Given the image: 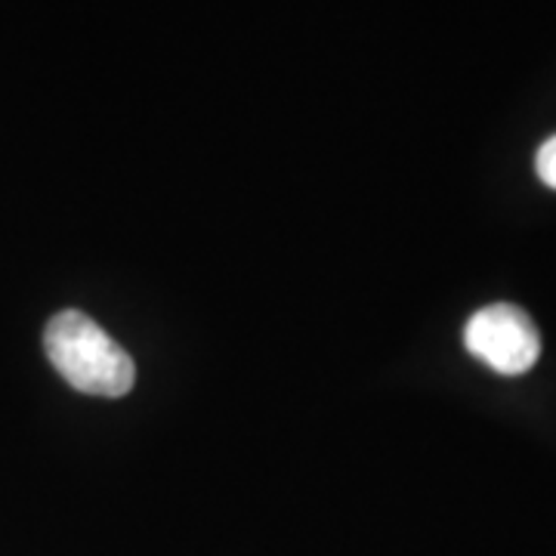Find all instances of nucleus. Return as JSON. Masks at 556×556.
I'll list each match as a JSON object with an SVG mask.
<instances>
[{"instance_id": "nucleus-1", "label": "nucleus", "mask_w": 556, "mask_h": 556, "mask_svg": "<svg viewBox=\"0 0 556 556\" xmlns=\"http://www.w3.org/2000/svg\"><path fill=\"white\" fill-rule=\"evenodd\" d=\"M43 350L62 380L78 393L121 399L134 390L137 365L130 353L80 309H65L47 321Z\"/></svg>"}, {"instance_id": "nucleus-2", "label": "nucleus", "mask_w": 556, "mask_h": 556, "mask_svg": "<svg viewBox=\"0 0 556 556\" xmlns=\"http://www.w3.org/2000/svg\"><path fill=\"white\" fill-rule=\"evenodd\" d=\"M464 343L470 356L507 378L526 375L541 356L535 321L514 303H492L479 309L464 328Z\"/></svg>"}, {"instance_id": "nucleus-3", "label": "nucleus", "mask_w": 556, "mask_h": 556, "mask_svg": "<svg viewBox=\"0 0 556 556\" xmlns=\"http://www.w3.org/2000/svg\"><path fill=\"white\" fill-rule=\"evenodd\" d=\"M535 170L544 186L556 189V137H551L544 146H541V149H538Z\"/></svg>"}]
</instances>
